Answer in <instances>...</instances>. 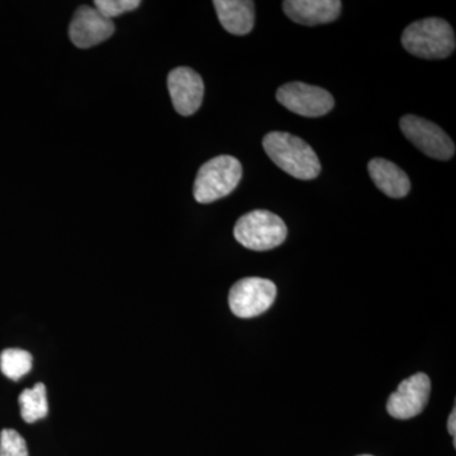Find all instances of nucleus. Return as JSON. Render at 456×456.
Instances as JSON below:
<instances>
[{
	"instance_id": "nucleus-1",
	"label": "nucleus",
	"mask_w": 456,
	"mask_h": 456,
	"mask_svg": "<svg viewBox=\"0 0 456 456\" xmlns=\"http://www.w3.org/2000/svg\"><path fill=\"white\" fill-rule=\"evenodd\" d=\"M264 150L281 170L301 180L317 178L320 159L305 141L287 132H270L263 140Z\"/></svg>"
},
{
	"instance_id": "nucleus-2",
	"label": "nucleus",
	"mask_w": 456,
	"mask_h": 456,
	"mask_svg": "<svg viewBox=\"0 0 456 456\" xmlns=\"http://www.w3.org/2000/svg\"><path fill=\"white\" fill-rule=\"evenodd\" d=\"M402 44L411 55L419 59H446L454 53L455 33L441 18H425L404 29Z\"/></svg>"
},
{
	"instance_id": "nucleus-13",
	"label": "nucleus",
	"mask_w": 456,
	"mask_h": 456,
	"mask_svg": "<svg viewBox=\"0 0 456 456\" xmlns=\"http://www.w3.org/2000/svg\"><path fill=\"white\" fill-rule=\"evenodd\" d=\"M369 174L374 184L386 196L391 198L406 197L411 191L410 178L401 167L386 159H373L368 165Z\"/></svg>"
},
{
	"instance_id": "nucleus-6",
	"label": "nucleus",
	"mask_w": 456,
	"mask_h": 456,
	"mask_svg": "<svg viewBox=\"0 0 456 456\" xmlns=\"http://www.w3.org/2000/svg\"><path fill=\"white\" fill-rule=\"evenodd\" d=\"M399 126L404 136L428 158L446 161L455 155L454 142L434 122L407 114L402 117Z\"/></svg>"
},
{
	"instance_id": "nucleus-14",
	"label": "nucleus",
	"mask_w": 456,
	"mask_h": 456,
	"mask_svg": "<svg viewBox=\"0 0 456 456\" xmlns=\"http://www.w3.org/2000/svg\"><path fill=\"white\" fill-rule=\"evenodd\" d=\"M18 402H20V416L27 424H33L38 419H45L49 413L46 386L44 383H37L32 388L25 389L20 393Z\"/></svg>"
},
{
	"instance_id": "nucleus-17",
	"label": "nucleus",
	"mask_w": 456,
	"mask_h": 456,
	"mask_svg": "<svg viewBox=\"0 0 456 456\" xmlns=\"http://www.w3.org/2000/svg\"><path fill=\"white\" fill-rule=\"evenodd\" d=\"M140 5V0H95L94 2V8L108 20L134 11Z\"/></svg>"
},
{
	"instance_id": "nucleus-7",
	"label": "nucleus",
	"mask_w": 456,
	"mask_h": 456,
	"mask_svg": "<svg viewBox=\"0 0 456 456\" xmlns=\"http://www.w3.org/2000/svg\"><path fill=\"white\" fill-rule=\"evenodd\" d=\"M277 101L290 112L302 117H322L335 106L334 97L326 89L294 82L278 89Z\"/></svg>"
},
{
	"instance_id": "nucleus-12",
	"label": "nucleus",
	"mask_w": 456,
	"mask_h": 456,
	"mask_svg": "<svg viewBox=\"0 0 456 456\" xmlns=\"http://www.w3.org/2000/svg\"><path fill=\"white\" fill-rule=\"evenodd\" d=\"M222 27L231 35L245 36L255 25V3L248 0L213 2Z\"/></svg>"
},
{
	"instance_id": "nucleus-4",
	"label": "nucleus",
	"mask_w": 456,
	"mask_h": 456,
	"mask_svg": "<svg viewBox=\"0 0 456 456\" xmlns=\"http://www.w3.org/2000/svg\"><path fill=\"white\" fill-rule=\"evenodd\" d=\"M233 235L237 242L248 250L268 251L283 244L288 230L279 216L265 209H256L239 218Z\"/></svg>"
},
{
	"instance_id": "nucleus-19",
	"label": "nucleus",
	"mask_w": 456,
	"mask_h": 456,
	"mask_svg": "<svg viewBox=\"0 0 456 456\" xmlns=\"http://www.w3.org/2000/svg\"><path fill=\"white\" fill-rule=\"evenodd\" d=\"M359 456H373V455H359Z\"/></svg>"
},
{
	"instance_id": "nucleus-16",
	"label": "nucleus",
	"mask_w": 456,
	"mask_h": 456,
	"mask_svg": "<svg viewBox=\"0 0 456 456\" xmlns=\"http://www.w3.org/2000/svg\"><path fill=\"white\" fill-rule=\"evenodd\" d=\"M0 456H28L26 440L16 430L0 432Z\"/></svg>"
},
{
	"instance_id": "nucleus-10",
	"label": "nucleus",
	"mask_w": 456,
	"mask_h": 456,
	"mask_svg": "<svg viewBox=\"0 0 456 456\" xmlns=\"http://www.w3.org/2000/svg\"><path fill=\"white\" fill-rule=\"evenodd\" d=\"M171 102L176 112L191 116L203 102L204 83L200 75L191 68H176L167 77Z\"/></svg>"
},
{
	"instance_id": "nucleus-8",
	"label": "nucleus",
	"mask_w": 456,
	"mask_h": 456,
	"mask_svg": "<svg viewBox=\"0 0 456 456\" xmlns=\"http://www.w3.org/2000/svg\"><path fill=\"white\" fill-rule=\"evenodd\" d=\"M431 380L428 374L417 373L399 384L387 403L389 416L397 419H410L419 416L428 404Z\"/></svg>"
},
{
	"instance_id": "nucleus-5",
	"label": "nucleus",
	"mask_w": 456,
	"mask_h": 456,
	"mask_svg": "<svg viewBox=\"0 0 456 456\" xmlns=\"http://www.w3.org/2000/svg\"><path fill=\"white\" fill-rule=\"evenodd\" d=\"M277 287L269 279L244 278L231 288L228 305L239 318H254L272 307Z\"/></svg>"
},
{
	"instance_id": "nucleus-3",
	"label": "nucleus",
	"mask_w": 456,
	"mask_h": 456,
	"mask_svg": "<svg viewBox=\"0 0 456 456\" xmlns=\"http://www.w3.org/2000/svg\"><path fill=\"white\" fill-rule=\"evenodd\" d=\"M242 176L241 163L233 156L221 155L202 165L194 182L198 203L208 204L235 191Z\"/></svg>"
},
{
	"instance_id": "nucleus-11",
	"label": "nucleus",
	"mask_w": 456,
	"mask_h": 456,
	"mask_svg": "<svg viewBox=\"0 0 456 456\" xmlns=\"http://www.w3.org/2000/svg\"><path fill=\"white\" fill-rule=\"evenodd\" d=\"M338 0H287L283 9L287 17L303 26L325 25L340 16Z\"/></svg>"
},
{
	"instance_id": "nucleus-9",
	"label": "nucleus",
	"mask_w": 456,
	"mask_h": 456,
	"mask_svg": "<svg viewBox=\"0 0 456 456\" xmlns=\"http://www.w3.org/2000/svg\"><path fill=\"white\" fill-rule=\"evenodd\" d=\"M114 31L112 20L102 16L95 8L83 5L75 12L69 27V37L77 49H90L107 41Z\"/></svg>"
},
{
	"instance_id": "nucleus-15",
	"label": "nucleus",
	"mask_w": 456,
	"mask_h": 456,
	"mask_svg": "<svg viewBox=\"0 0 456 456\" xmlns=\"http://www.w3.org/2000/svg\"><path fill=\"white\" fill-rule=\"evenodd\" d=\"M33 358L28 351L22 349H5L0 354V370L8 379L20 380L31 371Z\"/></svg>"
},
{
	"instance_id": "nucleus-18",
	"label": "nucleus",
	"mask_w": 456,
	"mask_h": 456,
	"mask_svg": "<svg viewBox=\"0 0 456 456\" xmlns=\"http://www.w3.org/2000/svg\"><path fill=\"white\" fill-rule=\"evenodd\" d=\"M448 430L449 434L452 435V437L456 436V410H452V412L450 413L449 421H448Z\"/></svg>"
}]
</instances>
